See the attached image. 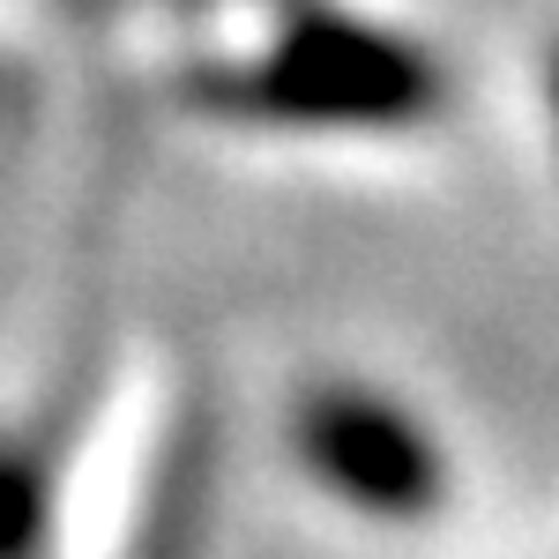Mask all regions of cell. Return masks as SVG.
Returning a JSON list of instances; mask_svg holds the SVG:
<instances>
[{
    "label": "cell",
    "instance_id": "1",
    "mask_svg": "<svg viewBox=\"0 0 559 559\" xmlns=\"http://www.w3.org/2000/svg\"><path fill=\"white\" fill-rule=\"evenodd\" d=\"M194 105L261 128H411L440 112V60L373 15L306 0L254 60L202 68Z\"/></svg>",
    "mask_w": 559,
    "mask_h": 559
},
{
    "label": "cell",
    "instance_id": "2",
    "mask_svg": "<svg viewBox=\"0 0 559 559\" xmlns=\"http://www.w3.org/2000/svg\"><path fill=\"white\" fill-rule=\"evenodd\" d=\"M292 448H299L306 471L321 477L336 500H350L358 515L418 522L448 492L440 440L403 403H388L373 388H350V381L306 388L299 411H292Z\"/></svg>",
    "mask_w": 559,
    "mask_h": 559
},
{
    "label": "cell",
    "instance_id": "3",
    "mask_svg": "<svg viewBox=\"0 0 559 559\" xmlns=\"http://www.w3.org/2000/svg\"><path fill=\"white\" fill-rule=\"evenodd\" d=\"M45 537V471L23 448H0V559H31Z\"/></svg>",
    "mask_w": 559,
    "mask_h": 559
},
{
    "label": "cell",
    "instance_id": "4",
    "mask_svg": "<svg viewBox=\"0 0 559 559\" xmlns=\"http://www.w3.org/2000/svg\"><path fill=\"white\" fill-rule=\"evenodd\" d=\"M545 97H552V128H559V38H552V52H545Z\"/></svg>",
    "mask_w": 559,
    "mask_h": 559
}]
</instances>
